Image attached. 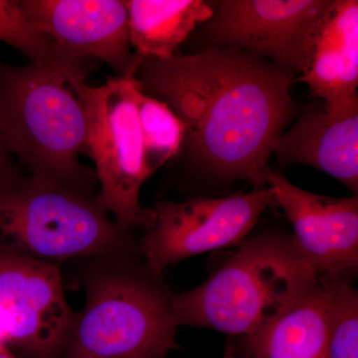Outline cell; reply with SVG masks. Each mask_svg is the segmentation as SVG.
Returning <instances> with one entry per match:
<instances>
[{
	"mask_svg": "<svg viewBox=\"0 0 358 358\" xmlns=\"http://www.w3.org/2000/svg\"><path fill=\"white\" fill-rule=\"evenodd\" d=\"M136 72L110 78L102 86L87 90L88 155L95 162L101 187L96 200L128 231L148 230L154 222L152 208H145L140 201L141 186L150 174L134 103Z\"/></svg>",
	"mask_w": 358,
	"mask_h": 358,
	"instance_id": "obj_6",
	"label": "cell"
},
{
	"mask_svg": "<svg viewBox=\"0 0 358 358\" xmlns=\"http://www.w3.org/2000/svg\"><path fill=\"white\" fill-rule=\"evenodd\" d=\"M225 358H234V357H226Z\"/></svg>",
	"mask_w": 358,
	"mask_h": 358,
	"instance_id": "obj_21",
	"label": "cell"
},
{
	"mask_svg": "<svg viewBox=\"0 0 358 358\" xmlns=\"http://www.w3.org/2000/svg\"><path fill=\"white\" fill-rule=\"evenodd\" d=\"M319 277L293 237L265 233L245 242L203 284L169 294L178 326L248 336L319 289Z\"/></svg>",
	"mask_w": 358,
	"mask_h": 358,
	"instance_id": "obj_3",
	"label": "cell"
},
{
	"mask_svg": "<svg viewBox=\"0 0 358 358\" xmlns=\"http://www.w3.org/2000/svg\"><path fill=\"white\" fill-rule=\"evenodd\" d=\"M94 60L56 56L13 66L0 60V133L33 176L91 196L98 182L88 154L87 77Z\"/></svg>",
	"mask_w": 358,
	"mask_h": 358,
	"instance_id": "obj_2",
	"label": "cell"
},
{
	"mask_svg": "<svg viewBox=\"0 0 358 358\" xmlns=\"http://www.w3.org/2000/svg\"><path fill=\"white\" fill-rule=\"evenodd\" d=\"M10 155L0 133V185L17 176L13 164H11Z\"/></svg>",
	"mask_w": 358,
	"mask_h": 358,
	"instance_id": "obj_19",
	"label": "cell"
},
{
	"mask_svg": "<svg viewBox=\"0 0 358 358\" xmlns=\"http://www.w3.org/2000/svg\"><path fill=\"white\" fill-rule=\"evenodd\" d=\"M25 20L50 37L56 52L72 60H101L117 77L136 72L129 17L121 0H18Z\"/></svg>",
	"mask_w": 358,
	"mask_h": 358,
	"instance_id": "obj_10",
	"label": "cell"
},
{
	"mask_svg": "<svg viewBox=\"0 0 358 358\" xmlns=\"http://www.w3.org/2000/svg\"><path fill=\"white\" fill-rule=\"evenodd\" d=\"M331 0H221L205 25L209 48H236L289 77L301 74L315 25Z\"/></svg>",
	"mask_w": 358,
	"mask_h": 358,
	"instance_id": "obj_9",
	"label": "cell"
},
{
	"mask_svg": "<svg viewBox=\"0 0 358 358\" xmlns=\"http://www.w3.org/2000/svg\"><path fill=\"white\" fill-rule=\"evenodd\" d=\"M267 186L293 224L294 243L317 277L350 279L358 267V197L306 192L272 169Z\"/></svg>",
	"mask_w": 358,
	"mask_h": 358,
	"instance_id": "obj_11",
	"label": "cell"
},
{
	"mask_svg": "<svg viewBox=\"0 0 358 358\" xmlns=\"http://www.w3.org/2000/svg\"><path fill=\"white\" fill-rule=\"evenodd\" d=\"M331 117L358 114V1L331 0L308 45L301 77Z\"/></svg>",
	"mask_w": 358,
	"mask_h": 358,
	"instance_id": "obj_12",
	"label": "cell"
},
{
	"mask_svg": "<svg viewBox=\"0 0 358 358\" xmlns=\"http://www.w3.org/2000/svg\"><path fill=\"white\" fill-rule=\"evenodd\" d=\"M0 358H17L6 345L0 343Z\"/></svg>",
	"mask_w": 358,
	"mask_h": 358,
	"instance_id": "obj_20",
	"label": "cell"
},
{
	"mask_svg": "<svg viewBox=\"0 0 358 358\" xmlns=\"http://www.w3.org/2000/svg\"><path fill=\"white\" fill-rule=\"evenodd\" d=\"M129 42L141 58L167 59L214 10L202 0H127Z\"/></svg>",
	"mask_w": 358,
	"mask_h": 358,
	"instance_id": "obj_15",
	"label": "cell"
},
{
	"mask_svg": "<svg viewBox=\"0 0 358 358\" xmlns=\"http://www.w3.org/2000/svg\"><path fill=\"white\" fill-rule=\"evenodd\" d=\"M98 260L85 275L86 301L73 320L66 357H166L178 346L171 294L128 256Z\"/></svg>",
	"mask_w": 358,
	"mask_h": 358,
	"instance_id": "obj_4",
	"label": "cell"
},
{
	"mask_svg": "<svg viewBox=\"0 0 358 358\" xmlns=\"http://www.w3.org/2000/svg\"><path fill=\"white\" fill-rule=\"evenodd\" d=\"M329 301V358H358V294L350 279L320 275Z\"/></svg>",
	"mask_w": 358,
	"mask_h": 358,
	"instance_id": "obj_17",
	"label": "cell"
},
{
	"mask_svg": "<svg viewBox=\"0 0 358 358\" xmlns=\"http://www.w3.org/2000/svg\"><path fill=\"white\" fill-rule=\"evenodd\" d=\"M273 204L274 195L268 186L224 199L157 202L141 246L145 268L159 278L186 258L239 243Z\"/></svg>",
	"mask_w": 358,
	"mask_h": 358,
	"instance_id": "obj_7",
	"label": "cell"
},
{
	"mask_svg": "<svg viewBox=\"0 0 358 358\" xmlns=\"http://www.w3.org/2000/svg\"><path fill=\"white\" fill-rule=\"evenodd\" d=\"M246 338L254 358H329V301L319 289Z\"/></svg>",
	"mask_w": 358,
	"mask_h": 358,
	"instance_id": "obj_14",
	"label": "cell"
},
{
	"mask_svg": "<svg viewBox=\"0 0 358 358\" xmlns=\"http://www.w3.org/2000/svg\"><path fill=\"white\" fill-rule=\"evenodd\" d=\"M134 96L143 136L145 164L152 176L180 152L185 127L166 103L145 95L138 81Z\"/></svg>",
	"mask_w": 358,
	"mask_h": 358,
	"instance_id": "obj_16",
	"label": "cell"
},
{
	"mask_svg": "<svg viewBox=\"0 0 358 358\" xmlns=\"http://www.w3.org/2000/svg\"><path fill=\"white\" fill-rule=\"evenodd\" d=\"M282 164L324 171L355 194L358 190V114L338 119L310 110L278 138L273 154Z\"/></svg>",
	"mask_w": 358,
	"mask_h": 358,
	"instance_id": "obj_13",
	"label": "cell"
},
{
	"mask_svg": "<svg viewBox=\"0 0 358 358\" xmlns=\"http://www.w3.org/2000/svg\"><path fill=\"white\" fill-rule=\"evenodd\" d=\"M75 315L58 265L0 251V343L28 358H57Z\"/></svg>",
	"mask_w": 358,
	"mask_h": 358,
	"instance_id": "obj_8",
	"label": "cell"
},
{
	"mask_svg": "<svg viewBox=\"0 0 358 358\" xmlns=\"http://www.w3.org/2000/svg\"><path fill=\"white\" fill-rule=\"evenodd\" d=\"M136 78L182 122V148L200 166L267 187L268 159L296 112L293 78L236 48L141 58Z\"/></svg>",
	"mask_w": 358,
	"mask_h": 358,
	"instance_id": "obj_1",
	"label": "cell"
},
{
	"mask_svg": "<svg viewBox=\"0 0 358 358\" xmlns=\"http://www.w3.org/2000/svg\"><path fill=\"white\" fill-rule=\"evenodd\" d=\"M0 42L24 54L31 62L58 56L53 40L25 20L18 0H0Z\"/></svg>",
	"mask_w": 358,
	"mask_h": 358,
	"instance_id": "obj_18",
	"label": "cell"
},
{
	"mask_svg": "<svg viewBox=\"0 0 358 358\" xmlns=\"http://www.w3.org/2000/svg\"><path fill=\"white\" fill-rule=\"evenodd\" d=\"M101 206L64 186L20 176L0 185V251L41 262L128 256L131 239Z\"/></svg>",
	"mask_w": 358,
	"mask_h": 358,
	"instance_id": "obj_5",
	"label": "cell"
}]
</instances>
